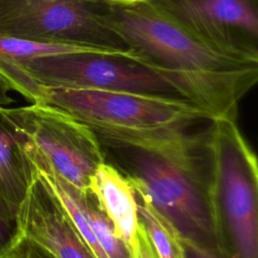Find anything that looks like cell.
Instances as JSON below:
<instances>
[{"label":"cell","instance_id":"obj_4","mask_svg":"<svg viewBox=\"0 0 258 258\" xmlns=\"http://www.w3.org/2000/svg\"><path fill=\"white\" fill-rule=\"evenodd\" d=\"M4 112L37 171L89 191L91 176L105 161L101 142L90 126L47 104L4 107Z\"/></svg>","mask_w":258,"mask_h":258},{"label":"cell","instance_id":"obj_7","mask_svg":"<svg viewBox=\"0 0 258 258\" xmlns=\"http://www.w3.org/2000/svg\"><path fill=\"white\" fill-rule=\"evenodd\" d=\"M258 0H148L219 48L258 59Z\"/></svg>","mask_w":258,"mask_h":258},{"label":"cell","instance_id":"obj_10","mask_svg":"<svg viewBox=\"0 0 258 258\" xmlns=\"http://www.w3.org/2000/svg\"><path fill=\"white\" fill-rule=\"evenodd\" d=\"M0 83V201L16 217L37 170L4 112L12 100Z\"/></svg>","mask_w":258,"mask_h":258},{"label":"cell","instance_id":"obj_14","mask_svg":"<svg viewBox=\"0 0 258 258\" xmlns=\"http://www.w3.org/2000/svg\"><path fill=\"white\" fill-rule=\"evenodd\" d=\"M184 258H227L226 256L180 237Z\"/></svg>","mask_w":258,"mask_h":258},{"label":"cell","instance_id":"obj_3","mask_svg":"<svg viewBox=\"0 0 258 258\" xmlns=\"http://www.w3.org/2000/svg\"><path fill=\"white\" fill-rule=\"evenodd\" d=\"M213 196L228 258H258V165L237 119L211 120Z\"/></svg>","mask_w":258,"mask_h":258},{"label":"cell","instance_id":"obj_13","mask_svg":"<svg viewBox=\"0 0 258 258\" xmlns=\"http://www.w3.org/2000/svg\"><path fill=\"white\" fill-rule=\"evenodd\" d=\"M0 258H55L29 239L19 235Z\"/></svg>","mask_w":258,"mask_h":258},{"label":"cell","instance_id":"obj_1","mask_svg":"<svg viewBox=\"0 0 258 258\" xmlns=\"http://www.w3.org/2000/svg\"><path fill=\"white\" fill-rule=\"evenodd\" d=\"M210 123L206 119L154 129L91 128L105 157L113 159L180 237L227 257L213 196Z\"/></svg>","mask_w":258,"mask_h":258},{"label":"cell","instance_id":"obj_6","mask_svg":"<svg viewBox=\"0 0 258 258\" xmlns=\"http://www.w3.org/2000/svg\"><path fill=\"white\" fill-rule=\"evenodd\" d=\"M0 35L130 50L88 0H0Z\"/></svg>","mask_w":258,"mask_h":258},{"label":"cell","instance_id":"obj_8","mask_svg":"<svg viewBox=\"0 0 258 258\" xmlns=\"http://www.w3.org/2000/svg\"><path fill=\"white\" fill-rule=\"evenodd\" d=\"M17 219L20 235L55 258H96L59 199L38 172Z\"/></svg>","mask_w":258,"mask_h":258},{"label":"cell","instance_id":"obj_2","mask_svg":"<svg viewBox=\"0 0 258 258\" xmlns=\"http://www.w3.org/2000/svg\"><path fill=\"white\" fill-rule=\"evenodd\" d=\"M99 18L211 120L237 119L239 102L258 81V59L208 43L148 1L99 5Z\"/></svg>","mask_w":258,"mask_h":258},{"label":"cell","instance_id":"obj_11","mask_svg":"<svg viewBox=\"0 0 258 258\" xmlns=\"http://www.w3.org/2000/svg\"><path fill=\"white\" fill-rule=\"evenodd\" d=\"M135 190V189H134ZM137 209L157 258H184L180 235L140 191L135 190Z\"/></svg>","mask_w":258,"mask_h":258},{"label":"cell","instance_id":"obj_16","mask_svg":"<svg viewBox=\"0 0 258 258\" xmlns=\"http://www.w3.org/2000/svg\"><path fill=\"white\" fill-rule=\"evenodd\" d=\"M88 1L99 4V5H104V6L127 7V6L144 3V2H147L148 0H88Z\"/></svg>","mask_w":258,"mask_h":258},{"label":"cell","instance_id":"obj_15","mask_svg":"<svg viewBox=\"0 0 258 258\" xmlns=\"http://www.w3.org/2000/svg\"><path fill=\"white\" fill-rule=\"evenodd\" d=\"M136 258H157L141 222L138 228V247Z\"/></svg>","mask_w":258,"mask_h":258},{"label":"cell","instance_id":"obj_5","mask_svg":"<svg viewBox=\"0 0 258 258\" xmlns=\"http://www.w3.org/2000/svg\"><path fill=\"white\" fill-rule=\"evenodd\" d=\"M42 104L56 107L92 128L154 129L211 120L187 101L126 92L48 88Z\"/></svg>","mask_w":258,"mask_h":258},{"label":"cell","instance_id":"obj_12","mask_svg":"<svg viewBox=\"0 0 258 258\" xmlns=\"http://www.w3.org/2000/svg\"><path fill=\"white\" fill-rule=\"evenodd\" d=\"M20 235L18 219L0 201V257Z\"/></svg>","mask_w":258,"mask_h":258},{"label":"cell","instance_id":"obj_9","mask_svg":"<svg viewBox=\"0 0 258 258\" xmlns=\"http://www.w3.org/2000/svg\"><path fill=\"white\" fill-rule=\"evenodd\" d=\"M88 190L111 222L116 236L124 243L131 257L136 258L140 219L131 182L112 163L104 161L91 176Z\"/></svg>","mask_w":258,"mask_h":258}]
</instances>
